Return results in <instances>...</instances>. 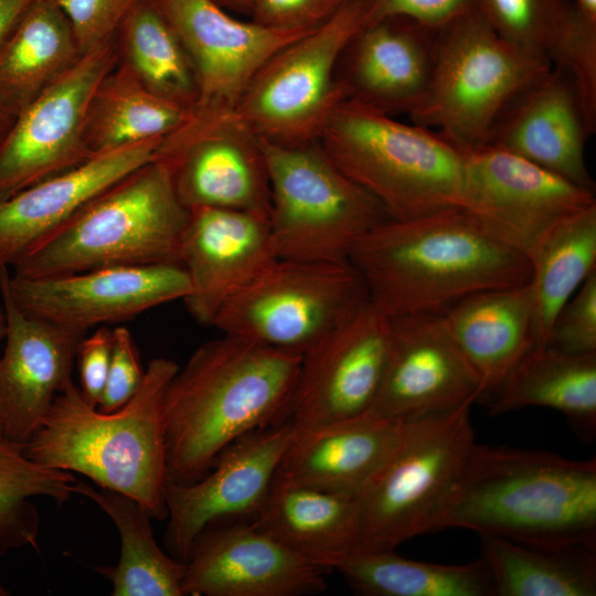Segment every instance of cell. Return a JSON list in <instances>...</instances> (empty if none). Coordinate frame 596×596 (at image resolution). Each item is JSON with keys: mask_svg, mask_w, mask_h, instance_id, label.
<instances>
[{"mask_svg": "<svg viewBox=\"0 0 596 596\" xmlns=\"http://www.w3.org/2000/svg\"><path fill=\"white\" fill-rule=\"evenodd\" d=\"M443 315L453 339L480 380V397L494 395L534 345L530 281L471 294Z\"/></svg>", "mask_w": 596, "mask_h": 596, "instance_id": "cell-27", "label": "cell"}, {"mask_svg": "<svg viewBox=\"0 0 596 596\" xmlns=\"http://www.w3.org/2000/svg\"><path fill=\"white\" fill-rule=\"evenodd\" d=\"M472 4V0H368V23L402 17L439 30L469 10Z\"/></svg>", "mask_w": 596, "mask_h": 596, "instance_id": "cell-44", "label": "cell"}, {"mask_svg": "<svg viewBox=\"0 0 596 596\" xmlns=\"http://www.w3.org/2000/svg\"><path fill=\"white\" fill-rule=\"evenodd\" d=\"M74 473L38 464L0 432V557L24 547H38L40 513L35 498L65 503L74 493Z\"/></svg>", "mask_w": 596, "mask_h": 596, "instance_id": "cell-37", "label": "cell"}, {"mask_svg": "<svg viewBox=\"0 0 596 596\" xmlns=\"http://www.w3.org/2000/svg\"><path fill=\"white\" fill-rule=\"evenodd\" d=\"M500 38L472 7L437 31L430 79L408 115L466 151L487 142L511 99L551 67Z\"/></svg>", "mask_w": 596, "mask_h": 596, "instance_id": "cell-7", "label": "cell"}, {"mask_svg": "<svg viewBox=\"0 0 596 596\" xmlns=\"http://www.w3.org/2000/svg\"><path fill=\"white\" fill-rule=\"evenodd\" d=\"M538 546H596V459L472 444L436 529Z\"/></svg>", "mask_w": 596, "mask_h": 596, "instance_id": "cell-3", "label": "cell"}, {"mask_svg": "<svg viewBox=\"0 0 596 596\" xmlns=\"http://www.w3.org/2000/svg\"><path fill=\"white\" fill-rule=\"evenodd\" d=\"M390 319L382 381L372 405L360 417L412 422L480 398V380L443 313Z\"/></svg>", "mask_w": 596, "mask_h": 596, "instance_id": "cell-18", "label": "cell"}, {"mask_svg": "<svg viewBox=\"0 0 596 596\" xmlns=\"http://www.w3.org/2000/svg\"><path fill=\"white\" fill-rule=\"evenodd\" d=\"M0 286L23 312L82 332L183 300L190 292L180 264L111 266L45 277L18 276L0 267Z\"/></svg>", "mask_w": 596, "mask_h": 596, "instance_id": "cell-15", "label": "cell"}, {"mask_svg": "<svg viewBox=\"0 0 596 596\" xmlns=\"http://www.w3.org/2000/svg\"><path fill=\"white\" fill-rule=\"evenodd\" d=\"M6 317L0 355V432L24 444L40 427L55 396L72 380L86 332L23 312L0 286Z\"/></svg>", "mask_w": 596, "mask_h": 596, "instance_id": "cell-23", "label": "cell"}, {"mask_svg": "<svg viewBox=\"0 0 596 596\" xmlns=\"http://www.w3.org/2000/svg\"><path fill=\"white\" fill-rule=\"evenodd\" d=\"M319 142L334 164L405 220L460 206L464 153L440 134L344 98Z\"/></svg>", "mask_w": 596, "mask_h": 596, "instance_id": "cell-6", "label": "cell"}, {"mask_svg": "<svg viewBox=\"0 0 596 596\" xmlns=\"http://www.w3.org/2000/svg\"><path fill=\"white\" fill-rule=\"evenodd\" d=\"M472 3L500 38L547 61L571 10V0H472Z\"/></svg>", "mask_w": 596, "mask_h": 596, "instance_id": "cell-38", "label": "cell"}, {"mask_svg": "<svg viewBox=\"0 0 596 596\" xmlns=\"http://www.w3.org/2000/svg\"><path fill=\"white\" fill-rule=\"evenodd\" d=\"M143 375L145 370L130 331L125 327H115L107 380L96 407L104 413L123 407L139 390Z\"/></svg>", "mask_w": 596, "mask_h": 596, "instance_id": "cell-42", "label": "cell"}, {"mask_svg": "<svg viewBox=\"0 0 596 596\" xmlns=\"http://www.w3.org/2000/svg\"><path fill=\"white\" fill-rule=\"evenodd\" d=\"M368 300L349 262L277 258L222 306L212 327L302 355Z\"/></svg>", "mask_w": 596, "mask_h": 596, "instance_id": "cell-10", "label": "cell"}, {"mask_svg": "<svg viewBox=\"0 0 596 596\" xmlns=\"http://www.w3.org/2000/svg\"><path fill=\"white\" fill-rule=\"evenodd\" d=\"M550 61L571 76L588 118L596 126V17L582 12L571 1Z\"/></svg>", "mask_w": 596, "mask_h": 596, "instance_id": "cell-39", "label": "cell"}, {"mask_svg": "<svg viewBox=\"0 0 596 596\" xmlns=\"http://www.w3.org/2000/svg\"><path fill=\"white\" fill-rule=\"evenodd\" d=\"M275 259L267 214L189 209L179 245L190 281L183 299L189 313L212 326L222 306Z\"/></svg>", "mask_w": 596, "mask_h": 596, "instance_id": "cell-21", "label": "cell"}, {"mask_svg": "<svg viewBox=\"0 0 596 596\" xmlns=\"http://www.w3.org/2000/svg\"><path fill=\"white\" fill-rule=\"evenodd\" d=\"M152 160L170 172L187 209L269 214V178L260 137L236 114L190 109L159 142Z\"/></svg>", "mask_w": 596, "mask_h": 596, "instance_id": "cell-12", "label": "cell"}, {"mask_svg": "<svg viewBox=\"0 0 596 596\" xmlns=\"http://www.w3.org/2000/svg\"><path fill=\"white\" fill-rule=\"evenodd\" d=\"M546 345L572 354L596 352V272L558 310Z\"/></svg>", "mask_w": 596, "mask_h": 596, "instance_id": "cell-40", "label": "cell"}, {"mask_svg": "<svg viewBox=\"0 0 596 596\" xmlns=\"http://www.w3.org/2000/svg\"><path fill=\"white\" fill-rule=\"evenodd\" d=\"M189 113L190 109L152 93L118 60L91 99L86 145L89 152L96 155L163 138L180 126Z\"/></svg>", "mask_w": 596, "mask_h": 596, "instance_id": "cell-34", "label": "cell"}, {"mask_svg": "<svg viewBox=\"0 0 596 596\" xmlns=\"http://www.w3.org/2000/svg\"><path fill=\"white\" fill-rule=\"evenodd\" d=\"M14 116L0 103V139L11 125Z\"/></svg>", "mask_w": 596, "mask_h": 596, "instance_id": "cell-48", "label": "cell"}, {"mask_svg": "<svg viewBox=\"0 0 596 596\" xmlns=\"http://www.w3.org/2000/svg\"><path fill=\"white\" fill-rule=\"evenodd\" d=\"M68 19L83 53L113 41L138 0H55Z\"/></svg>", "mask_w": 596, "mask_h": 596, "instance_id": "cell-41", "label": "cell"}, {"mask_svg": "<svg viewBox=\"0 0 596 596\" xmlns=\"http://www.w3.org/2000/svg\"><path fill=\"white\" fill-rule=\"evenodd\" d=\"M251 521L324 571L360 546L358 499L310 487L273 480L264 504Z\"/></svg>", "mask_w": 596, "mask_h": 596, "instance_id": "cell-28", "label": "cell"}, {"mask_svg": "<svg viewBox=\"0 0 596 596\" xmlns=\"http://www.w3.org/2000/svg\"><path fill=\"white\" fill-rule=\"evenodd\" d=\"M187 215L169 170L151 160L33 246L13 265L12 274L45 277L111 266L180 264Z\"/></svg>", "mask_w": 596, "mask_h": 596, "instance_id": "cell-5", "label": "cell"}, {"mask_svg": "<svg viewBox=\"0 0 596 596\" xmlns=\"http://www.w3.org/2000/svg\"><path fill=\"white\" fill-rule=\"evenodd\" d=\"M391 319L368 300L302 354L289 421L294 437L364 415L379 391Z\"/></svg>", "mask_w": 596, "mask_h": 596, "instance_id": "cell-16", "label": "cell"}, {"mask_svg": "<svg viewBox=\"0 0 596 596\" xmlns=\"http://www.w3.org/2000/svg\"><path fill=\"white\" fill-rule=\"evenodd\" d=\"M81 55L56 1H35L0 44V103L15 116Z\"/></svg>", "mask_w": 596, "mask_h": 596, "instance_id": "cell-30", "label": "cell"}, {"mask_svg": "<svg viewBox=\"0 0 596 596\" xmlns=\"http://www.w3.org/2000/svg\"><path fill=\"white\" fill-rule=\"evenodd\" d=\"M491 415L530 406L562 413L585 440L596 435V352L572 354L533 345L493 395Z\"/></svg>", "mask_w": 596, "mask_h": 596, "instance_id": "cell-29", "label": "cell"}, {"mask_svg": "<svg viewBox=\"0 0 596 596\" xmlns=\"http://www.w3.org/2000/svg\"><path fill=\"white\" fill-rule=\"evenodd\" d=\"M74 493L95 502L114 522L120 555L114 566L95 570L111 583L113 596H183L185 563L158 545L151 517L134 499L120 492L77 480Z\"/></svg>", "mask_w": 596, "mask_h": 596, "instance_id": "cell-31", "label": "cell"}, {"mask_svg": "<svg viewBox=\"0 0 596 596\" xmlns=\"http://www.w3.org/2000/svg\"><path fill=\"white\" fill-rule=\"evenodd\" d=\"M406 423L358 417L294 437L274 480L358 498L394 451Z\"/></svg>", "mask_w": 596, "mask_h": 596, "instance_id": "cell-26", "label": "cell"}, {"mask_svg": "<svg viewBox=\"0 0 596 596\" xmlns=\"http://www.w3.org/2000/svg\"><path fill=\"white\" fill-rule=\"evenodd\" d=\"M277 258L348 262L354 244L389 219L381 203L345 175L319 140L280 145L260 138Z\"/></svg>", "mask_w": 596, "mask_h": 596, "instance_id": "cell-8", "label": "cell"}, {"mask_svg": "<svg viewBox=\"0 0 596 596\" xmlns=\"http://www.w3.org/2000/svg\"><path fill=\"white\" fill-rule=\"evenodd\" d=\"M224 8L233 9L241 12H252L253 0H214Z\"/></svg>", "mask_w": 596, "mask_h": 596, "instance_id": "cell-47", "label": "cell"}, {"mask_svg": "<svg viewBox=\"0 0 596 596\" xmlns=\"http://www.w3.org/2000/svg\"><path fill=\"white\" fill-rule=\"evenodd\" d=\"M472 403L406 423L394 451L356 498L359 550H395L435 531L475 443Z\"/></svg>", "mask_w": 596, "mask_h": 596, "instance_id": "cell-9", "label": "cell"}, {"mask_svg": "<svg viewBox=\"0 0 596 596\" xmlns=\"http://www.w3.org/2000/svg\"><path fill=\"white\" fill-rule=\"evenodd\" d=\"M368 0H350L326 22L274 54L255 75L235 111L263 139L280 145L319 140L344 99L340 56L368 23Z\"/></svg>", "mask_w": 596, "mask_h": 596, "instance_id": "cell-11", "label": "cell"}, {"mask_svg": "<svg viewBox=\"0 0 596 596\" xmlns=\"http://www.w3.org/2000/svg\"><path fill=\"white\" fill-rule=\"evenodd\" d=\"M113 349V329L99 326L92 334H85L76 351L79 373V391L85 401L97 406L110 364Z\"/></svg>", "mask_w": 596, "mask_h": 596, "instance_id": "cell-45", "label": "cell"}, {"mask_svg": "<svg viewBox=\"0 0 596 596\" xmlns=\"http://www.w3.org/2000/svg\"><path fill=\"white\" fill-rule=\"evenodd\" d=\"M161 139L96 153L1 201L0 267H13L98 194L151 161Z\"/></svg>", "mask_w": 596, "mask_h": 596, "instance_id": "cell-25", "label": "cell"}, {"mask_svg": "<svg viewBox=\"0 0 596 596\" xmlns=\"http://www.w3.org/2000/svg\"><path fill=\"white\" fill-rule=\"evenodd\" d=\"M595 127L571 76L551 65L504 107L486 143L595 191L585 160Z\"/></svg>", "mask_w": 596, "mask_h": 596, "instance_id": "cell-22", "label": "cell"}, {"mask_svg": "<svg viewBox=\"0 0 596 596\" xmlns=\"http://www.w3.org/2000/svg\"><path fill=\"white\" fill-rule=\"evenodd\" d=\"M324 570L249 520L219 521L194 540L183 596H301L327 588Z\"/></svg>", "mask_w": 596, "mask_h": 596, "instance_id": "cell-20", "label": "cell"}, {"mask_svg": "<svg viewBox=\"0 0 596 596\" xmlns=\"http://www.w3.org/2000/svg\"><path fill=\"white\" fill-rule=\"evenodd\" d=\"M493 596H594L596 546H538L480 535Z\"/></svg>", "mask_w": 596, "mask_h": 596, "instance_id": "cell-32", "label": "cell"}, {"mask_svg": "<svg viewBox=\"0 0 596 596\" xmlns=\"http://www.w3.org/2000/svg\"><path fill=\"white\" fill-rule=\"evenodd\" d=\"M348 262L390 318L444 313L471 294L531 279L530 260L460 206L389 217L354 244Z\"/></svg>", "mask_w": 596, "mask_h": 596, "instance_id": "cell-2", "label": "cell"}, {"mask_svg": "<svg viewBox=\"0 0 596 596\" xmlns=\"http://www.w3.org/2000/svg\"><path fill=\"white\" fill-rule=\"evenodd\" d=\"M6 334V317L2 305L0 306V342L4 339Z\"/></svg>", "mask_w": 596, "mask_h": 596, "instance_id": "cell-49", "label": "cell"}, {"mask_svg": "<svg viewBox=\"0 0 596 596\" xmlns=\"http://www.w3.org/2000/svg\"><path fill=\"white\" fill-rule=\"evenodd\" d=\"M118 62L116 40L94 47L20 110L0 139V202L91 158V99Z\"/></svg>", "mask_w": 596, "mask_h": 596, "instance_id": "cell-13", "label": "cell"}, {"mask_svg": "<svg viewBox=\"0 0 596 596\" xmlns=\"http://www.w3.org/2000/svg\"><path fill=\"white\" fill-rule=\"evenodd\" d=\"M179 370L166 358L149 361L142 383L110 413L88 404L73 380L55 396L25 454L45 467L77 472L95 486L136 500L155 520L167 519L163 397Z\"/></svg>", "mask_w": 596, "mask_h": 596, "instance_id": "cell-4", "label": "cell"}, {"mask_svg": "<svg viewBox=\"0 0 596 596\" xmlns=\"http://www.w3.org/2000/svg\"><path fill=\"white\" fill-rule=\"evenodd\" d=\"M292 440L288 419L237 439L193 482L181 483L168 477L164 544L170 555L185 563L194 540L207 525L253 520Z\"/></svg>", "mask_w": 596, "mask_h": 596, "instance_id": "cell-17", "label": "cell"}, {"mask_svg": "<svg viewBox=\"0 0 596 596\" xmlns=\"http://www.w3.org/2000/svg\"><path fill=\"white\" fill-rule=\"evenodd\" d=\"M35 1L0 0V44Z\"/></svg>", "mask_w": 596, "mask_h": 596, "instance_id": "cell-46", "label": "cell"}, {"mask_svg": "<svg viewBox=\"0 0 596 596\" xmlns=\"http://www.w3.org/2000/svg\"><path fill=\"white\" fill-rule=\"evenodd\" d=\"M462 153L460 207L528 259L556 224L596 203L595 191L504 149L485 143Z\"/></svg>", "mask_w": 596, "mask_h": 596, "instance_id": "cell-14", "label": "cell"}, {"mask_svg": "<svg viewBox=\"0 0 596 596\" xmlns=\"http://www.w3.org/2000/svg\"><path fill=\"white\" fill-rule=\"evenodd\" d=\"M301 358L227 333L198 347L164 392L169 478L193 482L237 439L288 421Z\"/></svg>", "mask_w": 596, "mask_h": 596, "instance_id": "cell-1", "label": "cell"}, {"mask_svg": "<svg viewBox=\"0 0 596 596\" xmlns=\"http://www.w3.org/2000/svg\"><path fill=\"white\" fill-rule=\"evenodd\" d=\"M437 31L402 17L365 24L338 63L344 98L391 116L409 115L430 79Z\"/></svg>", "mask_w": 596, "mask_h": 596, "instance_id": "cell-24", "label": "cell"}, {"mask_svg": "<svg viewBox=\"0 0 596 596\" xmlns=\"http://www.w3.org/2000/svg\"><path fill=\"white\" fill-rule=\"evenodd\" d=\"M534 345H546L556 313L596 272V203L556 224L529 257Z\"/></svg>", "mask_w": 596, "mask_h": 596, "instance_id": "cell-35", "label": "cell"}, {"mask_svg": "<svg viewBox=\"0 0 596 596\" xmlns=\"http://www.w3.org/2000/svg\"><path fill=\"white\" fill-rule=\"evenodd\" d=\"M10 595V592L0 584V596Z\"/></svg>", "mask_w": 596, "mask_h": 596, "instance_id": "cell-50", "label": "cell"}, {"mask_svg": "<svg viewBox=\"0 0 596 596\" xmlns=\"http://www.w3.org/2000/svg\"><path fill=\"white\" fill-rule=\"evenodd\" d=\"M330 570L366 596H493L491 575L481 556L453 565L411 560L395 550H359Z\"/></svg>", "mask_w": 596, "mask_h": 596, "instance_id": "cell-33", "label": "cell"}, {"mask_svg": "<svg viewBox=\"0 0 596 596\" xmlns=\"http://www.w3.org/2000/svg\"><path fill=\"white\" fill-rule=\"evenodd\" d=\"M350 0H253V21L276 29H313Z\"/></svg>", "mask_w": 596, "mask_h": 596, "instance_id": "cell-43", "label": "cell"}, {"mask_svg": "<svg viewBox=\"0 0 596 596\" xmlns=\"http://www.w3.org/2000/svg\"><path fill=\"white\" fill-rule=\"evenodd\" d=\"M183 43L199 95L191 108L206 113L236 109L263 65L279 50L313 29L284 30L241 21L214 0H152Z\"/></svg>", "mask_w": 596, "mask_h": 596, "instance_id": "cell-19", "label": "cell"}, {"mask_svg": "<svg viewBox=\"0 0 596 596\" xmlns=\"http://www.w3.org/2000/svg\"><path fill=\"white\" fill-rule=\"evenodd\" d=\"M118 60L152 93L191 109L196 75L179 35L152 0H138L115 36Z\"/></svg>", "mask_w": 596, "mask_h": 596, "instance_id": "cell-36", "label": "cell"}]
</instances>
